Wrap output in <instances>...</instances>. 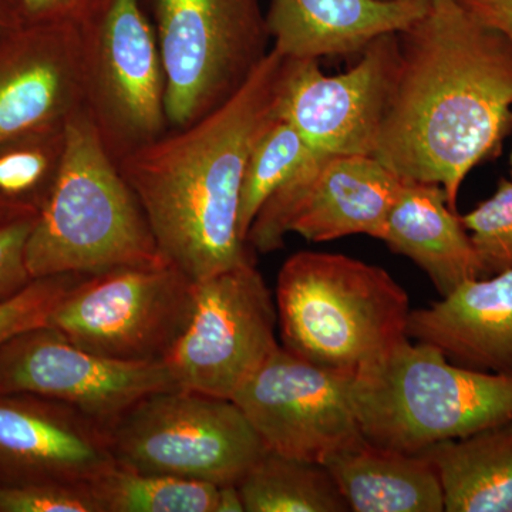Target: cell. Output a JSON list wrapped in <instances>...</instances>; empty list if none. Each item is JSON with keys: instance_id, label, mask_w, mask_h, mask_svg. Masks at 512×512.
<instances>
[{"instance_id": "cell-8", "label": "cell", "mask_w": 512, "mask_h": 512, "mask_svg": "<svg viewBox=\"0 0 512 512\" xmlns=\"http://www.w3.org/2000/svg\"><path fill=\"white\" fill-rule=\"evenodd\" d=\"M195 281L167 259L84 275L47 326L120 362L163 360L190 318Z\"/></svg>"}, {"instance_id": "cell-5", "label": "cell", "mask_w": 512, "mask_h": 512, "mask_svg": "<svg viewBox=\"0 0 512 512\" xmlns=\"http://www.w3.org/2000/svg\"><path fill=\"white\" fill-rule=\"evenodd\" d=\"M350 393L365 439L404 453L512 420V375L458 366L409 338L356 372Z\"/></svg>"}, {"instance_id": "cell-34", "label": "cell", "mask_w": 512, "mask_h": 512, "mask_svg": "<svg viewBox=\"0 0 512 512\" xmlns=\"http://www.w3.org/2000/svg\"><path fill=\"white\" fill-rule=\"evenodd\" d=\"M512 120V117H511ZM511 180H512V154H511Z\"/></svg>"}, {"instance_id": "cell-12", "label": "cell", "mask_w": 512, "mask_h": 512, "mask_svg": "<svg viewBox=\"0 0 512 512\" xmlns=\"http://www.w3.org/2000/svg\"><path fill=\"white\" fill-rule=\"evenodd\" d=\"M352 377L306 362L281 346L232 402L266 450L325 466L365 440L350 393Z\"/></svg>"}, {"instance_id": "cell-17", "label": "cell", "mask_w": 512, "mask_h": 512, "mask_svg": "<svg viewBox=\"0 0 512 512\" xmlns=\"http://www.w3.org/2000/svg\"><path fill=\"white\" fill-rule=\"evenodd\" d=\"M407 336L458 366L512 375V268L464 282L440 302L410 312Z\"/></svg>"}, {"instance_id": "cell-31", "label": "cell", "mask_w": 512, "mask_h": 512, "mask_svg": "<svg viewBox=\"0 0 512 512\" xmlns=\"http://www.w3.org/2000/svg\"><path fill=\"white\" fill-rule=\"evenodd\" d=\"M474 18L512 42V0H457Z\"/></svg>"}, {"instance_id": "cell-10", "label": "cell", "mask_w": 512, "mask_h": 512, "mask_svg": "<svg viewBox=\"0 0 512 512\" xmlns=\"http://www.w3.org/2000/svg\"><path fill=\"white\" fill-rule=\"evenodd\" d=\"M272 293L254 262L195 282L187 325L163 362L180 389L234 399L281 348Z\"/></svg>"}, {"instance_id": "cell-13", "label": "cell", "mask_w": 512, "mask_h": 512, "mask_svg": "<svg viewBox=\"0 0 512 512\" xmlns=\"http://www.w3.org/2000/svg\"><path fill=\"white\" fill-rule=\"evenodd\" d=\"M180 389L163 360L120 362L80 348L52 326L0 346V393H28L67 404L107 431L151 394Z\"/></svg>"}, {"instance_id": "cell-22", "label": "cell", "mask_w": 512, "mask_h": 512, "mask_svg": "<svg viewBox=\"0 0 512 512\" xmlns=\"http://www.w3.org/2000/svg\"><path fill=\"white\" fill-rule=\"evenodd\" d=\"M63 127L0 141V225L35 221L62 168Z\"/></svg>"}, {"instance_id": "cell-16", "label": "cell", "mask_w": 512, "mask_h": 512, "mask_svg": "<svg viewBox=\"0 0 512 512\" xmlns=\"http://www.w3.org/2000/svg\"><path fill=\"white\" fill-rule=\"evenodd\" d=\"M82 107L79 26L33 23L0 39V141L63 127Z\"/></svg>"}, {"instance_id": "cell-26", "label": "cell", "mask_w": 512, "mask_h": 512, "mask_svg": "<svg viewBox=\"0 0 512 512\" xmlns=\"http://www.w3.org/2000/svg\"><path fill=\"white\" fill-rule=\"evenodd\" d=\"M485 276L512 268V180L501 178L497 191L461 217Z\"/></svg>"}, {"instance_id": "cell-6", "label": "cell", "mask_w": 512, "mask_h": 512, "mask_svg": "<svg viewBox=\"0 0 512 512\" xmlns=\"http://www.w3.org/2000/svg\"><path fill=\"white\" fill-rule=\"evenodd\" d=\"M165 70L168 126H190L247 83L271 39L259 0H141Z\"/></svg>"}, {"instance_id": "cell-7", "label": "cell", "mask_w": 512, "mask_h": 512, "mask_svg": "<svg viewBox=\"0 0 512 512\" xmlns=\"http://www.w3.org/2000/svg\"><path fill=\"white\" fill-rule=\"evenodd\" d=\"M109 437L121 467L215 485L238 484L268 451L235 402L184 389L141 400Z\"/></svg>"}, {"instance_id": "cell-3", "label": "cell", "mask_w": 512, "mask_h": 512, "mask_svg": "<svg viewBox=\"0 0 512 512\" xmlns=\"http://www.w3.org/2000/svg\"><path fill=\"white\" fill-rule=\"evenodd\" d=\"M64 133L59 177L26 241L30 278L163 261L143 205L84 107L69 117Z\"/></svg>"}, {"instance_id": "cell-11", "label": "cell", "mask_w": 512, "mask_h": 512, "mask_svg": "<svg viewBox=\"0 0 512 512\" xmlns=\"http://www.w3.org/2000/svg\"><path fill=\"white\" fill-rule=\"evenodd\" d=\"M404 180L370 156H315L279 185L256 214L247 244L269 254L291 232L311 242L382 238Z\"/></svg>"}, {"instance_id": "cell-23", "label": "cell", "mask_w": 512, "mask_h": 512, "mask_svg": "<svg viewBox=\"0 0 512 512\" xmlns=\"http://www.w3.org/2000/svg\"><path fill=\"white\" fill-rule=\"evenodd\" d=\"M247 512H348L328 468L266 451L238 483Z\"/></svg>"}, {"instance_id": "cell-20", "label": "cell", "mask_w": 512, "mask_h": 512, "mask_svg": "<svg viewBox=\"0 0 512 512\" xmlns=\"http://www.w3.org/2000/svg\"><path fill=\"white\" fill-rule=\"evenodd\" d=\"M325 467L350 511H444L439 473L424 454L376 446L365 439L335 454Z\"/></svg>"}, {"instance_id": "cell-14", "label": "cell", "mask_w": 512, "mask_h": 512, "mask_svg": "<svg viewBox=\"0 0 512 512\" xmlns=\"http://www.w3.org/2000/svg\"><path fill=\"white\" fill-rule=\"evenodd\" d=\"M397 57V33H386L336 76H326L319 60L293 59L282 119L318 156L372 157Z\"/></svg>"}, {"instance_id": "cell-2", "label": "cell", "mask_w": 512, "mask_h": 512, "mask_svg": "<svg viewBox=\"0 0 512 512\" xmlns=\"http://www.w3.org/2000/svg\"><path fill=\"white\" fill-rule=\"evenodd\" d=\"M291 57L276 49L234 96L119 161L158 249L192 281L254 262L238 229L248 158L281 117Z\"/></svg>"}, {"instance_id": "cell-30", "label": "cell", "mask_w": 512, "mask_h": 512, "mask_svg": "<svg viewBox=\"0 0 512 512\" xmlns=\"http://www.w3.org/2000/svg\"><path fill=\"white\" fill-rule=\"evenodd\" d=\"M25 25L70 23L82 26L99 18L113 0H16Z\"/></svg>"}, {"instance_id": "cell-4", "label": "cell", "mask_w": 512, "mask_h": 512, "mask_svg": "<svg viewBox=\"0 0 512 512\" xmlns=\"http://www.w3.org/2000/svg\"><path fill=\"white\" fill-rule=\"evenodd\" d=\"M282 348L355 375L407 336L410 299L389 272L360 259L302 251L286 259L275 293Z\"/></svg>"}, {"instance_id": "cell-21", "label": "cell", "mask_w": 512, "mask_h": 512, "mask_svg": "<svg viewBox=\"0 0 512 512\" xmlns=\"http://www.w3.org/2000/svg\"><path fill=\"white\" fill-rule=\"evenodd\" d=\"M439 473L446 512H512V420L421 451Z\"/></svg>"}, {"instance_id": "cell-18", "label": "cell", "mask_w": 512, "mask_h": 512, "mask_svg": "<svg viewBox=\"0 0 512 512\" xmlns=\"http://www.w3.org/2000/svg\"><path fill=\"white\" fill-rule=\"evenodd\" d=\"M427 0H272L266 25L274 49L291 59L348 56L376 37L402 32Z\"/></svg>"}, {"instance_id": "cell-33", "label": "cell", "mask_w": 512, "mask_h": 512, "mask_svg": "<svg viewBox=\"0 0 512 512\" xmlns=\"http://www.w3.org/2000/svg\"><path fill=\"white\" fill-rule=\"evenodd\" d=\"M217 512H245L238 484L220 485Z\"/></svg>"}, {"instance_id": "cell-19", "label": "cell", "mask_w": 512, "mask_h": 512, "mask_svg": "<svg viewBox=\"0 0 512 512\" xmlns=\"http://www.w3.org/2000/svg\"><path fill=\"white\" fill-rule=\"evenodd\" d=\"M380 241L426 272L441 296L484 278L470 234L440 185L404 180Z\"/></svg>"}, {"instance_id": "cell-32", "label": "cell", "mask_w": 512, "mask_h": 512, "mask_svg": "<svg viewBox=\"0 0 512 512\" xmlns=\"http://www.w3.org/2000/svg\"><path fill=\"white\" fill-rule=\"evenodd\" d=\"M25 25L16 0H0V39Z\"/></svg>"}, {"instance_id": "cell-15", "label": "cell", "mask_w": 512, "mask_h": 512, "mask_svg": "<svg viewBox=\"0 0 512 512\" xmlns=\"http://www.w3.org/2000/svg\"><path fill=\"white\" fill-rule=\"evenodd\" d=\"M109 431L72 406L0 393V484L93 481L116 466Z\"/></svg>"}, {"instance_id": "cell-25", "label": "cell", "mask_w": 512, "mask_h": 512, "mask_svg": "<svg viewBox=\"0 0 512 512\" xmlns=\"http://www.w3.org/2000/svg\"><path fill=\"white\" fill-rule=\"evenodd\" d=\"M315 156L318 154L306 146L301 134L282 117L259 138L248 158L239 197L238 229L245 242L269 195Z\"/></svg>"}, {"instance_id": "cell-24", "label": "cell", "mask_w": 512, "mask_h": 512, "mask_svg": "<svg viewBox=\"0 0 512 512\" xmlns=\"http://www.w3.org/2000/svg\"><path fill=\"white\" fill-rule=\"evenodd\" d=\"M103 512H217L220 485L116 464L92 481Z\"/></svg>"}, {"instance_id": "cell-1", "label": "cell", "mask_w": 512, "mask_h": 512, "mask_svg": "<svg viewBox=\"0 0 512 512\" xmlns=\"http://www.w3.org/2000/svg\"><path fill=\"white\" fill-rule=\"evenodd\" d=\"M397 40L372 157L403 180L440 185L457 211L467 175L512 123V42L457 0H427Z\"/></svg>"}, {"instance_id": "cell-9", "label": "cell", "mask_w": 512, "mask_h": 512, "mask_svg": "<svg viewBox=\"0 0 512 512\" xmlns=\"http://www.w3.org/2000/svg\"><path fill=\"white\" fill-rule=\"evenodd\" d=\"M80 32L83 107L119 164L170 130L156 32L141 0H113Z\"/></svg>"}, {"instance_id": "cell-29", "label": "cell", "mask_w": 512, "mask_h": 512, "mask_svg": "<svg viewBox=\"0 0 512 512\" xmlns=\"http://www.w3.org/2000/svg\"><path fill=\"white\" fill-rule=\"evenodd\" d=\"M35 221L0 225V301L32 281L25 262L26 241Z\"/></svg>"}, {"instance_id": "cell-27", "label": "cell", "mask_w": 512, "mask_h": 512, "mask_svg": "<svg viewBox=\"0 0 512 512\" xmlns=\"http://www.w3.org/2000/svg\"><path fill=\"white\" fill-rule=\"evenodd\" d=\"M82 274L33 278L15 295L0 301V346L29 329L46 326L56 306Z\"/></svg>"}, {"instance_id": "cell-28", "label": "cell", "mask_w": 512, "mask_h": 512, "mask_svg": "<svg viewBox=\"0 0 512 512\" xmlns=\"http://www.w3.org/2000/svg\"><path fill=\"white\" fill-rule=\"evenodd\" d=\"M0 512H103L92 481L0 484Z\"/></svg>"}]
</instances>
